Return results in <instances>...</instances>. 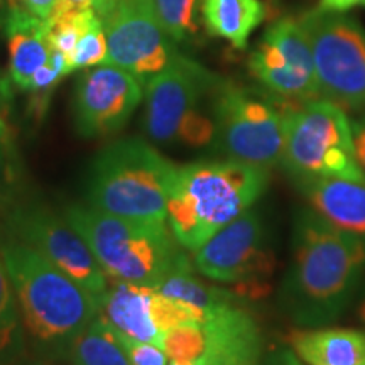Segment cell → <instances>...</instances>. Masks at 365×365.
<instances>
[{"label":"cell","mask_w":365,"mask_h":365,"mask_svg":"<svg viewBox=\"0 0 365 365\" xmlns=\"http://www.w3.org/2000/svg\"><path fill=\"white\" fill-rule=\"evenodd\" d=\"M7 14H24L39 21H48L53 16L59 0H6Z\"/></svg>","instance_id":"28"},{"label":"cell","mask_w":365,"mask_h":365,"mask_svg":"<svg viewBox=\"0 0 365 365\" xmlns=\"http://www.w3.org/2000/svg\"><path fill=\"white\" fill-rule=\"evenodd\" d=\"M365 277V239L340 230L314 210L296 213L291 261L279 304L294 325L327 327L352 304Z\"/></svg>","instance_id":"1"},{"label":"cell","mask_w":365,"mask_h":365,"mask_svg":"<svg viewBox=\"0 0 365 365\" xmlns=\"http://www.w3.org/2000/svg\"><path fill=\"white\" fill-rule=\"evenodd\" d=\"M266 365H304L289 349H277L267 357Z\"/></svg>","instance_id":"33"},{"label":"cell","mask_w":365,"mask_h":365,"mask_svg":"<svg viewBox=\"0 0 365 365\" xmlns=\"http://www.w3.org/2000/svg\"><path fill=\"white\" fill-rule=\"evenodd\" d=\"M70 360L71 365H132L118 333L100 314L75 340Z\"/></svg>","instance_id":"21"},{"label":"cell","mask_w":365,"mask_h":365,"mask_svg":"<svg viewBox=\"0 0 365 365\" xmlns=\"http://www.w3.org/2000/svg\"><path fill=\"white\" fill-rule=\"evenodd\" d=\"M143 100V81L112 65L88 68L73 93L75 129L85 139L124 129Z\"/></svg>","instance_id":"15"},{"label":"cell","mask_w":365,"mask_h":365,"mask_svg":"<svg viewBox=\"0 0 365 365\" xmlns=\"http://www.w3.org/2000/svg\"><path fill=\"white\" fill-rule=\"evenodd\" d=\"M234 291L203 312L205 365H259L264 340L257 319Z\"/></svg>","instance_id":"16"},{"label":"cell","mask_w":365,"mask_h":365,"mask_svg":"<svg viewBox=\"0 0 365 365\" xmlns=\"http://www.w3.org/2000/svg\"><path fill=\"white\" fill-rule=\"evenodd\" d=\"M16 150H14L11 134L0 137V210H2L12 198L14 186L17 182Z\"/></svg>","instance_id":"26"},{"label":"cell","mask_w":365,"mask_h":365,"mask_svg":"<svg viewBox=\"0 0 365 365\" xmlns=\"http://www.w3.org/2000/svg\"><path fill=\"white\" fill-rule=\"evenodd\" d=\"M176 164L148 140L125 137L93 158L86 181L90 207L129 220L166 223Z\"/></svg>","instance_id":"5"},{"label":"cell","mask_w":365,"mask_h":365,"mask_svg":"<svg viewBox=\"0 0 365 365\" xmlns=\"http://www.w3.org/2000/svg\"><path fill=\"white\" fill-rule=\"evenodd\" d=\"M318 7L333 12H346L355 7H365V0H319Z\"/></svg>","instance_id":"32"},{"label":"cell","mask_w":365,"mask_h":365,"mask_svg":"<svg viewBox=\"0 0 365 365\" xmlns=\"http://www.w3.org/2000/svg\"><path fill=\"white\" fill-rule=\"evenodd\" d=\"M107 63V38H105L103 24L97 16L80 36L75 51L70 58L71 70H88Z\"/></svg>","instance_id":"25"},{"label":"cell","mask_w":365,"mask_h":365,"mask_svg":"<svg viewBox=\"0 0 365 365\" xmlns=\"http://www.w3.org/2000/svg\"><path fill=\"white\" fill-rule=\"evenodd\" d=\"M22 365H51V364L41 362V360H34V362H27V364H22Z\"/></svg>","instance_id":"36"},{"label":"cell","mask_w":365,"mask_h":365,"mask_svg":"<svg viewBox=\"0 0 365 365\" xmlns=\"http://www.w3.org/2000/svg\"><path fill=\"white\" fill-rule=\"evenodd\" d=\"M287 108L262 88L222 80L213 102V145L228 159L271 170L281 164Z\"/></svg>","instance_id":"8"},{"label":"cell","mask_w":365,"mask_h":365,"mask_svg":"<svg viewBox=\"0 0 365 365\" xmlns=\"http://www.w3.org/2000/svg\"><path fill=\"white\" fill-rule=\"evenodd\" d=\"M65 220L110 281L156 287L175 271L193 267L168 222L129 220L83 205L66 207Z\"/></svg>","instance_id":"4"},{"label":"cell","mask_w":365,"mask_h":365,"mask_svg":"<svg viewBox=\"0 0 365 365\" xmlns=\"http://www.w3.org/2000/svg\"><path fill=\"white\" fill-rule=\"evenodd\" d=\"M350 127H352L355 158H357L360 170L365 173V113L357 118H352Z\"/></svg>","instance_id":"31"},{"label":"cell","mask_w":365,"mask_h":365,"mask_svg":"<svg viewBox=\"0 0 365 365\" xmlns=\"http://www.w3.org/2000/svg\"><path fill=\"white\" fill-rule=\"evenodd\" d=\"M100 299V317L127 339L163 349L164 333L182 323H202V313L193 307L168 298L150 286L110 281Z\"/></svg>","instance_id":"14"},{"label":"cell","mask_w":365,"mask_h":365,"mask_svg":"<svg viewBox=\"0 0 365 365\" xmlns=\"http://www.w3.org/2000/svg\"><path fill=\"white\" fill-rule=\"evenodd\" d=\"M205 331L202 323H182L164 333L163 350L170 360L198 362L205 354Z\"/></svg>","instance_id":"24"},{"label":"cell","mask_w":365,"mask_h":365,"mask_svg":"<svg viewBox=\"0 0 365 365\" xmlns=\"http://www.w3.org/2000/svg\"><path fill=\"white\" fill-rule=\"evenodd\" d=\"M360 289H362V294H360V299H359L357 314H359V318L365 323V282H364V287H360Z\"/></svg>","instance_id":"34"},{"label":"cell","mask_w":365,"mask_h":365,"mask_svg":"<svg viewBox=\"0 0 365 365\" xmlns=\"http://www.w3.org/2000/svg\"><path fill=\"white\" fill-rule=\"evenodd\" d=\"M22 340L24 333L21 328L19 307L0 255V365L7 364L19 352Z\"/></svg>","instance_id":"23"},{"label":"cell","mask_w":365,"mask_h":365,"mask_svg":"<svg viewBox=\"0 0 365 365\" xmlns=\"http://www.w3.org/2000/svg\"><path fill=\"white\" fill-rule=\"evenodd\" d=\"M12 103V80L0 73V137L11 134L9 115H11Z\"/></svg>","instance_id":"29"},{"label":"cell","mask_w":365,"mask_h":365,"mask_svg":"<svg viewBox=\"0 0 365 365\" xmlns=\"http://www.w3.org/2000/svg\"><path fill=\"white\" fill-rule=\"evenodd\" d=\"M312 48L319 97L365 110V33L345 12L317 7L299 17Z\"/></svg>","instance_id":"9"},{"label":"cell","mask_w":365,"mask_h":365,"mask_svg":"<svg viewBox=\"0 0 365 365\" xmlns=\"http://www.w3.org/2000/svg\"><path fill=\"white\" fill-rule=\"evenodd\" d=\"M200 16L210 36L225 39L237 49H245L267 11L262 0H202Z\"/></svg>","instance_id":"20"},{"label":"cell","mask_w":365,"mask_h":365,"mask_svg":"<svg viewBox=\"0 0 365 365\" xmlns=\"http://www.w3.org/2000/svg\"><path fill=\"white\" fill-rule=\"evenodd\" d=\"M269 171L228 158L176 168L166 220L178 244L196 252L218 230L252 208L267 190Z\"/></svg>","instance_id":"3"},{"label":"cell","mask_w":365,"mask_h":365,"mask_svg":"<svg viewBox=\"0 0 365 365\" xmlns=\"http://www.w3.org/2000/svg\"><path fill=\"white\" fill-rule=\"evenodd\" d=\"M168 365H205L203 360H198V362H176V360H171Z\"/></svg>","instance_id":"35"},{"label":"cell","mask_w":365,"mask_h":365,"mask_svg":"<svg viewBox=\"0 0 365 365\" xmlns=\"http://www.w3.org/2000/svg\"><path fill=\"white\" fill-rule=\"evenodd\" d=\"M118 339L132 365H168V355L164 354L161 346L127 339L120 333H118Z\"/></svg>","instance_id":"27"},{"label":"cell","mask_w":365,"mask_h":365,"mask_svg":"<svg viewBox=\"0 0 365 365\" xmlns=\"http://www.w3.org/2000/svg\"><path fill=\"white\" fill-rule=\"evenodd\" d=\"M289 350L304 365H365V331L355 328H298L287 335Z\"/></svg>","instance_id":"18"},{"label":"cell","mask_w":365,"mask_h":365,"mask_svg":"<svg viewBox=\"0 0 365 365\" xmlns=\"http://www.w3.org/2000/svg\"><path fill=\"white\" fill-rule=\"evenodd\" d=\"M107 38V63L148 81L178 56L144 0H112L98 14Z\"/></svg>","instance_id":"12"},{"label":"cell","mask_w":365,"mask_h":365,"mask_svg":"<svg viewBox=\"0 0 365 365\" xmlns=\"http://www.w3.org/2000/svg\"><path fill=\"white\" fill-rule=\"evenodd\" d=\"M281 164L293 181L341 178L365 182L355 158L350 118L325 98L287 108Z\"/></svg>","instance_id":"7"},{"label":"cell","mask_w":365,"mask_h":365,"mask_svg":"<svg viewBox=\"0 0 365 365\" xmlns=\"http://www.w3.org/2000/svg\"><path fill=\"white\" fill-rule=\"evenodd\" d=\"M11 234L44 255L76 284L98 301L107 291V279L86 242L63 218L39 205L16 207L9 215Z\"/></svg>","instance_id":"13"},{"label":"cell","mask_w":365,"mask_h":365,"mask_svg":"<svg viewBox=\"0 0 365 365\" xmlns=\"http://www.w3.org/2000/svg\"><path fill=\"white\" fill-rule=\"evenodd\" d=\"M294 182L318 215L340 230L365 239V182L341 178Z\"/></svg>","instance_id":"17"},{"label":"cell","mask_w":365,"mask_h":365,"mask_svg":"<svg viewBox=\"0 0 365 365\" xmlns=\"http://www.w3.org/2000/svg\"><path fill=\"white\" fill-rule=\"evenodd\" d=\"M220 81L215 73L178 53L145 85V134L158 144L191 149L212 145L213 102Z\"/></svg>","instance_id":"6"},{"label":"cell","mask_w":365,"mask_h":365,"mask_svg":"<svg viewBox=\"0 0 365 365\" xmlns=\"http://www.w3.org/2000/svg\"><path fill=\"white\" fill-rule=\"evenodd\" d=\"M159 27L173 41L182 43L198 33L202 0H144Z\"/></svg>","instance_id":"22"},{"label":"cell","mask_w":365,"mask_h":365,"mask_svg":"<svg viewBox=\"0 0 365 365\" xmlns=\"http://www.w3.org/2000/svg\"><path fill=\"white\" fill-rule=\"evenodd\" d=\"M193 267L208 279L234 286L242 299L266 298L276 257L257 210L244 212L205 242L195 252Z\"/></svg>","instance_id":"10"},{"label":"cell","mask_w":365,"mask_h":365,"mask_svg":"<svg viewBox=\"0 0 365 365\" xmlns=\"http://www.w3.org/2000/svg\"><path fill=\"white\" fill-rule=\"evenodd\" d=\"M6 34L9 49V76L21 90H27L31 78L49 61L48 21L24 14H7Z\"/></svg>","instance_id":"19"},{"label":"cell","mask_w":365,"mask_h":365,"mask_svg":"<svg viewBox=\"0 0 365 365\" xmlns=\"http://www.w3.org/2000/svg\"><path fill=\"white\" fill-rule=\"evenodd\" d=\"M112 0H59V4L54 9V14H61V12H70V11H86V9H91L95 11V14H98L103 11L105 7L110 4Z\"/></svg>","instance_id":"30"},{"label":"cell","mask_w":365,"mask_h":365,"mask_svg":"<svg viewBox=\"0 0 365 365\" xmlns=\"http://www.w3.org/2000/svg\"><path fill=\"white\" fill-rule=\"evenodd\" d=\"M0 255L27 335L48 357H70L75 340L98 317V301L16 235L0 239Z\"/></svg>","instance_id":"2"},{"label":"cell","mask_w":365,"mask_h":365,"mask_svg":"<svg viewBox=\"0 0 365 365\" xmlns=\"http://www.w3.org/2000/svg\"><path fill=\"white\" fill-rule=\"evenodd\" d=\"M249 71L266 93L289 107L322 98L308 36L293 17L267 27L250 53Z\"/></svg>","instance_id":"11"}]
</instances>
